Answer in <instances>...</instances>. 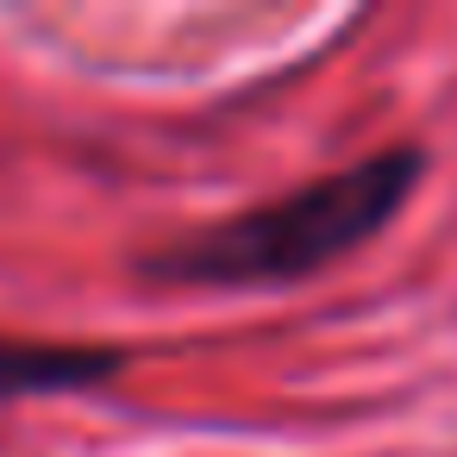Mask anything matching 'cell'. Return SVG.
I'll return each instance as SVG.
<instances>
[{
	"instance_id": "cell-1",
	"label": "cell",
	"mask_w": 457,
	"mask_h": 457,
	"mask_svg": "<svg viewBox=\"0 0 457 457\" xmlns=\"http://www.w3.org/2000/svg\"><path fill=\"white\" fill-rule=\"evenodd\" d=\"M426 157L413 145L376 151L363 163H345L320 182H301L251 213L213 220L201 232H182L138 257V276L182 282V288H263V282H301L357 245H370L420 188Z\"/></svg>"
},
{
	"instance_id": "cell-2",
	"label": "cell",
	"mask_w": 457,
	"mask_h": 457,
	"mask_svg": "<svg viewBox=\"0 0 457 457\" xmlns=\"http://www.w3.org/2000/svg\"><path fill=\"white\" fill-rule=\"evenodd\" d=\"M126 363H132L126 345H70V338H13V332H0V401L101 388Z\"/></svg>"
}]
</instances>
